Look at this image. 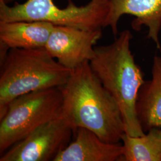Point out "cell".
<instances>
[{
    "instance_id": "cell-1",
    "label": "cell",
    "mask_w": 161,
    "mask_h": 161,
    "mask_svg": "<svg viewBox=\"0 0 161 161\" xmlns=\"http://www.w3.org/2000/svg\"><path fill=\"white\" fill-rule=\"evenodd\" d=\"M63 96L62 114L74 132L84 128L104 142L119 143L125 127L121 110L86 62L72 70L60 87Z\"/></svg>"
},
{
    "instance_id": "cell-2",
    "label": "cell",
    "mask_w": 161,
    "mask_h": 161,
    "mask_svg": "<svg viewBox=\"0 0 161 161\" xmlns=\"http://www.w3.org/2000/svg\"><path fill=\"white\" fill-rule=\"evenodd\" d=\"M132 35L121 32L107 46L96 47L90 61L93 72L114 98L121 110L125 132L132 137L144 135L136 111L138 91L144 83V74L130 50Z\"/></svg>"
},
{
    "instance_id": "cell-3",
    "label": "cell",
    "mask_w": 161,
    "mask_h": 161,
    "mask_svg": "<svg viewBox=\"0 0 161 161\" xmlns=\"http://www.w3.org/2000/svg\"><path fill=\"white\" fill-rule=\"evenodd\" d=\"M71 72L45 47L10 49L1 60L0 119L15 98L35 91L61 87Z\"/></svg>"
},
{
    "instance_id": "cell-4",
    "label": "cell",
    "mask_w": 161,
    "mask_h": 161,
    "mask_svg": "<svg viewBox=\"0 0 161 161\" xmlns=\"http://www.w3.org/2000/svg\"><path fill=\"white\" fill-rule=\"evenodd\" d=\"M109 11V0H90L86 5L78 6L72 0L61 8L53 0H27L9 6L0 0V22L42 21L54 25L86 30L106 28Z\"/></svg>"
},
{
    "instance_id": "cell-5",
    "label": "cell",
    "mask_w": 161,
    "mask_h": 161,
    "mask_svg": "<svg viewBox=\"0 0 161 161\" xmlns=\"http://www.w3.org/2000/svg\"><path fill=\"white\" fill-rule=\"evenodd\" d=\"M63 96L59 88L41 90L13 100L0 119V153L37 128L62 115Z\"/></svg>"
},
{
    "instance_id": "cell-6",
    "label": "cell",
    "mask_w": 161,
    "mask_h": 161,
    "mask_svg": "<svg viewBox=\"0 0 161 161\" xmlns=\"http://www.w3.org/2000/svg\"><path fill=\"white\" fill-rule=\"evenodd\" d=\"M73 132L74 130L62 114L13 146L1 155L0 161H54L70 143Z\"/></svg>"
},
{
    "instance_id": "cell-7",
    "label": "cell",
    "mask_w": 161,
    "mask_h": 161,
    "mask_svg": "<svg viewBox=\"0 0 161 161\" xmlns=\"http://www.w3.org/2000/svg\"><path fill=\"white\" fill-rule=\"evenodd\" d=\"M102 29L86 30L54 25L45 46L48 53L67 69L73 70L92 60Z\"/></svg>"
},
{
    "instance_id": "cell-8",
    "label": "cell",
    "mask_w": 161,
    "mask_h": 161,
    "mask_svg": "<svg viewBox=\"0 0 161 161\" xmlns=\"http://www.w3.org/2000/svg\"><path fill=\"white\" fill-rule=\"evenodd\" d=\"M136 17L132 27L138 31L143 26L149 29L147 38L155 43L161 52L159 35L161 31V0H109V11L105 27H110L113 34L118 33V22L122 16Z\"/></svg>"
},
{
    "instance_id": "cell-9",
    "label": "cell",
    "mask_w": 161,
    "mask_h": 161,
    "mask_svg": "<svg viewBox=\"0 0 161 161\" xmlns=\"http://www.w3.org/2000/svg\"><path fill=\"white\" fill-rule=\"evenodd\" d=\"M75 139L60 151L53 161H122L123 147L101 140L92 131L78 128Z\"/></svg>"
},
{
    "instance_id": "cell-10",
    "label": "cell",
    "mask_w": 161,
    "mask_h": 161,
    "mask_svg": "<svg viewBox=\"0 0 161 161\" xmlns=\"http://www.w3.org/2000/svg\"><path fill=\"white\" fill-rule=\"evenodd\" d=\"M54 26L42 21L0 22L1 60L12 48L45 47Z\"/></svg>"
},
{
    "instance_id": "cell-11",
    "label": "cell",
    "mask_w": 161,
    "mask_h": 161,
    "mask_svg": "<svg viewBox=\"0 0 161 161\" xmlns=\"http://www.w3.org/2000/svg\"><path fill=\"white\" fill-rule=\"evenodd\" d=\"M152 79L144 81L138 91L136 111L144 132L161 127V56H155L152 66Z\"/></svg>"
},
{
    "instance_id": "cell-12",
    "label": "cell",
    "mask_w": 161,
    "mask_h": 161,
    "mask_svg": "<svg viewBox=\"0 0 161 161\" xmlns=\"http://www.w3.org/2000/svg\"><path fill=\"white\" fill-rule=\"evenodd\" d=\"M122 161H161V127L141 136L122 135Z\"/></svg>"
},
{
    "instance_id": "cell-13",
    "label": "cell",
    "mask_w": 161,
    "mask_h": 161,
    "mask_svg": "<svg viewBox=\"0 0 161 161\" xmlns=\"http://www.w3.org/2000/svg\"><path fill=\"white\" fill-rule=\"evenodd\" d=\"M3 1L6 3V4H9L10 3H11L12 2H16V1H17V0H3Z\"/></svg>"
}]
</instances>
